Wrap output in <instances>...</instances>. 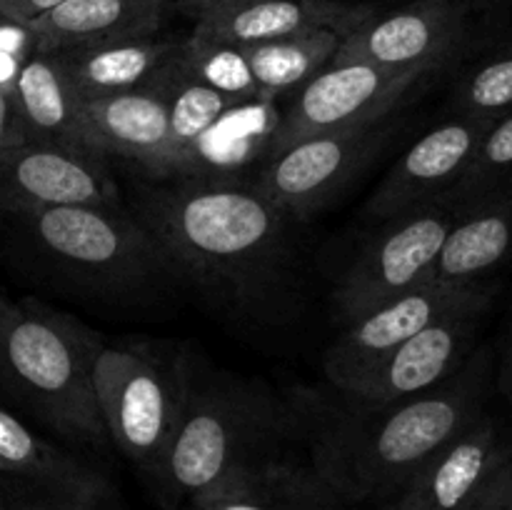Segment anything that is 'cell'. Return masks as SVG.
I'll return each mask as SVG.
<instances>
[{
	"instance_id": "6da1fadb",
	"label": "cell",
	"mask_w": 512,
	"mask_h": 510,
	"mask_svg": "<svg viewBox=\"0 0 512 510\" xmlns=\"http://www.w3.org/2000/svg\"><path fill=\"white\" fill-rule=\"evenodd\" d=\"M135 218L170 275L235 310H255L285 283L290 223L255 185L188 178L145 190Z\"/></svg>"
},
{
	"instance_id": "7a4b0ae2",
	"label": "cell",
	"mask_w": 512,
	"mask_h": 510,
	"mask_svg": "<svg viewBox=\"0 0 512 510\" xmlns=\"http://www.w3.org/2000/svg\"><path fill=\"white\" fill-rule=\"evenodd\" d=\"M493 358L470 355L438 388L385 408L343 405L315 410L310 420L315 473L350 498L403 490L420 465L485 413Z\"/></svg>"
},
{
	"instance_id": "3957f363",
	"label": "cell",
	"mask_w": 512,
	"mask_h": 510,
	"mask_svg": "<svg viewBox=\"0 0 512 510\" xmlns=\"http://www.w3.org/2000/svg\"><path fill=\"white\" fill-rule=\"evenodd\" d=\"M105 345L80 320L38 300L0 295V385L75 443L108 440L93 373Z\"/></svg>"
},
{
	"instance_id": "277c9868",
	"label": "cell",
	"mask_w": 512,
	"mask_h": 510,
	"mask_svg": "<svg viewBox=\"0 0 512 510\" xmlns=\"http://www.w3.org/2000/svg\"><path fill=\"white\" fill-rule=\"evenodd\" d=\"M278 425V410L258 385L235 375H205L185 360L183 405L158 480L173 493L200 498L265 460Z\"/></svg>"
},
{
	"instance_id": "5b68a950",
	"label": "cell",
	"mask_w": 512,
	"mask_h": 510,
	"mask_svg": "<svg viewBox=\"0 0 512 510\" xmlns=\"http://www.w3.org/2000/svg\"><path fill=\"white\" fill-rule=\"evenodd\" d=\"M5 223L75 288L128 295L170 275L148 230L118 205H53Z\"/></svg>"
},
{
	"instance_id": "8992f818",
	"label": "cell",
	"mask_w": 512,
	"mask_h": 510,
	"mask_svg": "<svg viewBox=\"0 0 512 510\" xmlns=\"http://www.w3.org/2000/svg\"><path fill=\"white\" fill-rule=\"evenodd\" d=\"M93 385L108 438L158 478L183 405L185 360H165L140 345H105Z\"/></svg>"
},
{
	"instance_id": "52a82bcc",
	"label": "cell",
	"mask_w": 512,
	"mask_h": 510,
	"mask_svg": "<svg viewBox=\"0 0 512 510\" xmlns=\"http://www.w3.org/2000/svg\"><path fill=\"white\" fill-rule=\"evenodd\" d=\"M458 213L448 200H435L383 220L333 288L335 325L345 328L428 283Z\"/></svg>"
},
{
	"instance_id": "ba28073f",
	"label": "cell",
	"mask_w": 512,
	"mask_h": 510,
	"mask_svg": "<svg viewBox=\"0 0 512 510\" xmlns=\"http://www.w3.org/2000/svg\"><path fill=\"white\" fill-rule=\"evenodd\" d=\"M428 75L425 70H390L368 63H328L290 95L288 110L270 133L268 155L310 135L380 123Z\"/></svg>"
},
{
	"instance_id": "9c48e42d",
	"label": "cell",
	"mask_w": 512,
	"mask_h": 510,
	"mask_svg": "<svg viewBox=\"0 0 512 510\" xmlns=\"http://www.w3.org/2000/svg\"><path fill=\"white\" fill-rule=\"evenodd\" d=\"M393 135L390 118L363 128L335 130L295 140L268 155L255 190L290 220H305L343 193Z\"/></svg>"
},
{
	"instance_id": "30bf717a",
	"label": "cell",
	"mask_w": 512,
	"mask_h": 510,
	"mask_svg": "<svg viewBox=\"0 0 512 510\" xmlns=\"http://www.w3.org/2000/svg\"><path fill=\"white\" fill-rule=\"evenodd\" d=\"M488 298H493V285L488 280L478 283L428 280L403 298L340 328V335L325 353V375L338 388V393H348L430 323L460 305Z\"/></svg>"
},
{
	"instance_id": "8fae6325",
	"label": "cell",
	"mask_w": 512,
	"mask_h": 510,
	"mask_svg": "<svg viewBox=\"0 0 512 510\" xmlns=\"http://www.w3.org/2000/svg\"><path fill=\"white\" fill-rule=\"evenodd\" d=\"M470 33L465 0H418L365 20L348 33L330 63H368L433 75L463 50Z\"/></svg>"
},
{
	"instance_id": "7c38bea8",
	"label": "cell",
	"mask_w": 512,
	"mask_h": 510,
	"mask_svg": "<svg viewBox=\"0 0 512 510\" xmlns=\"http://www.w3.org/2000/svg\"><path fill=\"white\" fill-rule=\"evenodd\" d=\"M490 300L460 305L400 345L378 370L340 393L365 408H385L438 388L473 355Z\"/></svg>"
},
{
	"instance_id": "4fadbf2b",
	"label": "cell",
	"mask_w": 512,
	"mask_h": 510,
	"mask_svg": "<svg viewBox=\"0 0 512 510\" xmlns=\"http://www.w3.org/2000/svg\"><path fill=\"white\" fill-rule=\"evenodd\" d=\"M103 158L23 143L0 148V223L53 205H118Z\"/></svg>"
},
{
	"instance_id": "5bb4252c",
	"label": "cell",
	"mask_w": 512,
	"mask_h": 510,
	"mask_svg": "<svg viewBox=\"0 0 512 510\" xmlns=\"http://www.w3.org/2000/svg\"><path fill=\"white\" fill-rule=\"evenodd\" d=\"M493 123V118L483 115L453 113L428 130L385 173L365 203V218L383 223L400 213L443 200L465 173Z\"/></svg>"
},
{
	"instance_id": "9a60e30c",
	"label": "cell",
	"mask_w": 512,
	"mask_h": 510,
	"mask_svg": "<svg viewBox=\"0 0 512 510\" xmlns=\"http://www.w3.org/2000/svg\"><path fill=\"white\" fill-rule=\"evenodd\" d=\"M373 15V5L340 3V0H245L198 15L190 38L215 45H235V48L293 38L315 30H335L345 38Z\"/></svg>"
},
{
	"instance_id": "2e32d148",
	"label": "cell",
	"mask_w": 512,
	"mask_h": 510,
	"mask_svg": "<svg viewBox=\"0 0 512 510\" xmlns=\"http://www.w3.org/2000/svg\"><path fill=\"white\" fill-rule=\"evenodd\" d=\"M83 130L90 148L105 158L118 155L155 178L183 175L173 148L168 110L153 88L83 100Z\"/></svg>"
},
{
	"instance_id": "e0dca14e",
	"label": "cell",
	"mask_w": 512,
	"mask_h": 510,
	"mask_svg": "<svg viewBox=\"0 0 512 510\" xmlns=\"http://www.w3.org/2000/svg\"><path fill=\"white\" fill-rule=\"evenodd\" d=\"M510 448L498 420L488 413L478 415L420 465L398 493L395 510H460Z\"/></svg>"
},
{
	"instance_id": "ac0fdd59",
	"label": "cell",
	"mask_w": 512,
	"mask_h": 510,
	"mask_svg": "<svg viewBox=\"0 0 512 510\" xmlns=\"http://www.w3.org/2000/svg\"><path fill=\"white\" fill-rule=\"evenodd\" d=\"M165 0H68L28 25L40 53L155 38Z\"/></svg>"
},
{
	"instance_id": "d6986e66",
	"label": "cell",
	"mask_w": 512,
	"mask_h": 510,
	"mask_svg": "<svg viewBox=\"0 0 512 510\" xmlns=\"http://www.w3.org/2000/svg\"><path fill=\"white\" fill-rule=\"evenodd\" d=\"M10 93L28 143L55 145L100 158L85 138L83 98L70 83L58 55L35 50L20 68Z\"/></svg>"
},
{
	"instance_id": "ffe728a7",
	"label": "cell",
	"mask_w": 512,
	"mask_h": 510,
	"mask_svg": "<svg viewBox=\"0 0 512 510\" xmlns=\"http://www.w3.org/2000/svg\"><path fill=\"white\" fill-rule=\"evenodd\" d=\"M512 260V185L460 208L430 280L478 283Z\"/></svg>"
},
{
	"instance_id": "44dd1931",
	"label": "cell",
	"mask_w": 512,
	"mask_h": 510,
	"mask_svg": "<svg viewBox=\"0 0 512 510\" xmlns=\"http://www.w3.org/2000/svg\"><path fill=\"white\" fill-rule=\"evenodd\" d=\"M180 43L175 40H125V43L95 45L55 53L83 100L148 88L165 65L175 58Z\"/></svg>"
},
{
	"instance_id": "7402d4cb",
	"label": "cell",
	"mask_w": 512,
	"mask_h": 510,
	"mask_svg": "<svg viewBox=\"0 0 512 510\" xmlns=\"http://www.w3.org/2000/svg\"><path fill=\"white\" fill-rule=\"evenodd\" d=\"M150 88L163 98L165 110H168L170 138L178 153L183 175L193 170L195 155H198L200 143L210 135V130L230 113L240 108V100L233 95L220 93L213 85L205 83L195 75L188 60L183 55V43L175 58L163 68V73L150 83Z\"/></svg>"
},
{
	"instance_id": "603a6c76",
	"label": "cell",
	"mask_w": 512,
	"mask_h": 510,
	"mask_svg": "<svg viewBox=\"0 0 512 510\" xmlns=\"http://www.w3.org/2000/svg\"><path fill=\"white\" fill-rule=\"evenodd\" d=\"M0 470L20 475L50 488L65 503H95L100 493V480L88 468L70 458L55 445L45 443L20 418L0 405Z\"/></svg>"
},
{
	"instance_id": "cb8c5ba5",
	"label": "cell",
	"mask_w": 512,
	"mask_h": 510,
	"mask_svg": "<svg viewBox=\"0 0 512 510\" xmlns=\"http://www.w3.org/2000/svg\"><path fill=\"white\" fill-rule=\"evenodd\" d=\"M340 43L343 35L335 30H315L240 48L253 78L258 103H268L278 95H293L335 58Z\"/></svg>"
},
{
	"instance_id": "d4e9b609",
	"label": "cell",
	"mask_w": 512,
	"mask_h": 510,
	"mask_svg": "<svg viewBox=\"0 0 512 510\" xmlns=\"http://www.w3.org/2000/svg\"><path fill=\"white\" fill-rule=\"evenodd\" d=\"M295 475H290L283 465L260 463L248 465L230 475L223 485L193 500L195 510H293L290 508V488ZM308 510V508H305Z\"/></svg>"
},
{
	"instance_id": "484cf974",
	"label": "cell",
	"mask_w": 512,
	"mask_h": 510,
	"mask_svg": "<svg viewBox=\"0 0 512 510\" xmlns=\"http://www.w3.org/2000/svg\"><path fill=\"white\" fill-rule=\"evenodd\" d=\"M455 113L500 118L512 110V43L470 63L450 90Z\"/></svg>"
},
{
	"instance_id": "4316f807",
	"label": "cell",
	"mask_w": 512,
	"mask_h": 510,
	"mask_svg": "<svg viewBox=\"0 0 512 510\" xmlns=\"http://www.w3.org/2000/svg\"><path fill=\"white\" fill-rule=\"evenodd\" d=\"M512 185V110L495 118L485 138L480 140L473 160L460 175L443 200H448L455 208L475 203L495 190L510 188Z\"/></svg>"
},
{
	"instance_id": "83f0119b",
	"label": "cell",
	"mask_w": 512,
	"mask_h": 510,
	"mask_svg": "<svg viewBox=\"0 0 512 510\" xmlns=\"http://www.w3.org/2000/svg\"><path fill=\"white\" fill-rule=\"evenodd\" d=\"M35 50L33 30L0 15V90H13L20 68Z\"/></svg>"
},
{
	"instance_id": "f1b7e54d",
	"label": "cell",
	"mask_w": 512,
	"mask_h": 510,
	"mask_svg": "<svg viewBox=\"0 0 512 510\" xmlns=\"http://www.w3.org/2000/svg\"><path fill=\"white\" fill-rule=\"evenodd\" d=\"M460 510H512V448Z\"/></svg>"
},
{
	"instance_id": "f546056e",
	"label": "cell",
	"mask_w": 512,
	"mask_h": 510,
	"mask_svg": "<svg viewBox=\"0 0 512 510\" xmlns=\"http://www.w3.org/2000/svg\"><path fill=\"white\" fill-rule=\"evenodd\" d=\"M23 143H28V138H25V128L15 108L13 93L0 90V148H13Z\"/></svg>"
},
{
	"instance_id": "4dcf8cb0",
	"label": "cell",
	"mask_w": 512,
	"mask_h": 510,
	"mask_svg": "<svg viewBox=\"0 0 512 510\" xmlns=\"http://www.w3.org/2000/svg\"><path fill=\"white\" fill-rule=\"evenodd\" d=\"M63 3H68V0H0V15L13 20V23L30 25Z\"/></svg>"
},
{
	"instance_id": "1f68e13d",
	"label": "cell",
	"mask_w": 512,
	"mask_h": 510,
	"mask_svg": "<svg viewBox=\"0 0 512 510\" xmlns=\"http://www.w3.org/2000/svg\"><path fill=\"white\" fill-rule=\"evenodd\" d=\"M498 383L500 395L512 405V320H510V328L505 333V343H503V353H500V365H498Z\"/></svg>"
},
{
	"instance_id": "d6a6232c",
	"label": "cell",
	"mask_w": 512,
	"mask_h": 510,
	"mask_svg": "<svg viewBox=\"0 0 512 510\" xmlns=\"http://www.w3.org/2000/svg\"><path fill=\"white\" fill-rule=\"evenodd\" d=\"M178 5H183L185 10H190L193 15H203L210 13V10L218 8H228V5H238L245 3V0H175Z\"/></svg>"
},
{
	"instance_id": "836d02e7",
	"label": "cell",
	"mask_w": 512,
	"mask_h": 510,
	"mask_svg": "<svg viewBox=\"0 0 512 510\" xmlns=\"http://www.w3.org/2000/svg\"><path fill=\"white\" fill-rule=\"evenodd\" d=\"M23 510H85L83 505H73V503H65L60 508H23Z\"/></svg>"
},
{
	"instance_id": "e575fe53",
	"label": "cell",
	"mask_w": 512,
	"mask_h": 510,
	"mask_svg": "<svg viewBox=\"0 0 512 510\" xmlns=\"http://www.w3.org/2000/svg\"><path fill=\"white\" fill-rule=\"evenodd\" d=\"M340 3H365V0H340Z\"/></svg>"
},
{
	"instance_id": "d590c367",
	"label": "cell",
	"mask_w": 512,
	"mask_h": 510,
	"mask_svg": "<svg viewBox=\"0 0 512 510\" xmlns=\"http://www.w3.org/2000/svg\"><path fill=\"white\" fill-rule=\"evenodd\" d=\"M308 510H320V508H308Z\"/></svg>"
},
{
	"instance_id": "8d00e7d4",
	"label": "cell",
	"mask_w": 512,
	"mask_h": 510,
	"mask_svg": "<svg viewBox=\"0 0 512 510\" xmlns=\"http://www.w3.org/2000/svg\"><path fill=\"white\" fill-rule=\"evenodd\" d=\"M193 510H195V508H193Z\"/></svg>"
}]
</instances>
